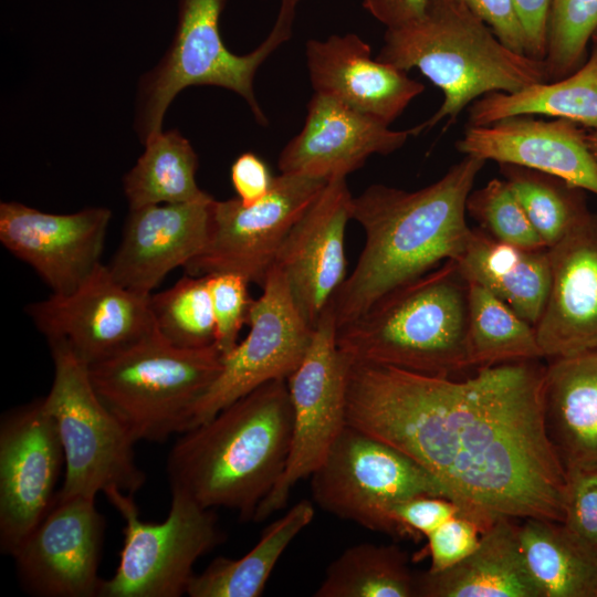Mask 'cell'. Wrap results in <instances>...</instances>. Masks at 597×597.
<instances>
[{
  "mask_svg": "<svg viewBox=\"0 0 597 597\" xmlns=\"http://www.w3.org/2000/svg\"><path fill=\"white\" fill-rule=\"evenodd\" d=\"M467 212L492 238L525 249L547 248L504 179L471 191Z\"/></svg>",
  "mask_w": 597,
  "mask_h": 597,
  "instance_id": "obj_36",
  "label": "cell"
},
{
  "mask_svg": "<svg viewBox=\"0 0 597 597\" xmlns=\"http://www.w3.org/2000/svg\"><path fill=\"white\" fill-rule=\"evenodd\" d=\"M499 166L504 181L547 248L561 241L590 212L584 189L527 167Z\"/></svg>",
  "mask_w": 597,
  "mask_h": 597,
  "instance_id": "obj_33",
  "label": "cell"
},
{
  "mask_svg": "<svg viewBox=\"0 0 597 597\" xmlns=\"http://www.w3.org/2000/svg\"><path fill=\"white\" fill-rule=\"evenodd\" d=\"M484 164L464 156L422 189L371 185L353 198L352 219L362 226L365 244L329 304L337 328L396 287L463 253L472 233L467 200Z\"/></svg>",
  "mask_w": 597,
  "mask_h": 597,
  "instance_id": "obj_2",
  "label": "cell"
},
{
  "mask_svg": "<svg viewBox=\"0 0 597 597\" xmlns=\"http://www.w3.org/2000/svg\"><path fill=\"white\" fill-rule=\"evenodd\" d=\"M429 0H363V7L387 29L398 28L423 15Z\"/></svg>",
  "mask_w": 597,
  "mask_h": 597,
  "instance_id": "obj_44",
  "label": "cell"
},
{
  "mask_svg": "<svg viewBox=\"0 0 597 597\" xmlns=\"http://www.w3.org/2000/svg\"><path fill=\"white\" fill-rule=\"evenodd\" d=\"M580 126L565 118L517 115L488 126L468 125L455 147L465 156L553 175L597 196V159Z\"/></svg>",
  "mask_w": 597,
  "mask_h": 597,
  "instance_id": "obj_22",
  "label": "cell"
},
{
  "mask_svg": "<svg viewBox=\"0 0 597 597\" xmlns=\"http://www.w3.org/2000/svg\"><path fill=\"white\" fill-rule=\"evenodd\" d=\"M311 491L322 510L398 538L390 510L400 501L432 495L470 506L413 459L348 423L311 475Z\"/></svg>",
  "mask_w": 597,
  "mask_h": 597,
  "instance_id": "obj_9",
  "label": "cell"
},
{
  "mask_svg": "<svg viewBox=\"0 0 597 597\" xmlns=\"http://www.w3.org/2000/svg\"><path fill=\"white\" fill-rule=\"evenodd\" d=\"M302 0H280L277 17L294 20L296 7Z\"/></svg>",
  "mask_w": 597,
  "mask_h": 597,
  "instance_id": "obj_45",
  "label": "cell"
},
{
  "mask_svg": "<svg viewBox=\"0 0 597 597\" xmlns=\"http://www.w3.org/2000/svg\"><path fill=\"white\" fill-rule=\"evenodd\" d=\"M408 554L395 544L360 543L329 563L315 597H415Z\"/></svg>",
  "mask_w": 597,
  "mask_h": 597,
  "instance_id": "obj_31",
  "label": "cell"
},
{
  "mask_svg": "<svg viewBox=\"0 0 597 597\" xmlns=\"http://www.w3.org/2000/svg\"><path fill=\"white\" fill-rule=\"evenodd\" d=\"M327 181L281 172L268 195L253 205H243L238 197L214 200L207 243L184 266L187 274L233 273L262 286L290 230Z\"/></svg>",
  "mask_w": 597,
  "mask_h": 597,
  "instance_id": "obj_12",
  "label": "cell"
},
{
  "mask_svg": "<svg viewBox=\"0 0 597 597\" xmlns=\"http://www.w3.org/2000/svg\"><path fill=\"white\" fill-rule=\"evenodd\" d=\"M493 524L469 514L443 522L426 536L431 559L428 570L442 572L461 562L476 548L482 534Z\"/></svg>",
  "mask_w": 597,
  "mask_h": 597,
  "instance_id": "obj_39",
  "label": "cell"
},
{
  "mask_svg": "<svg viewBox=\"0 0 597 597\" xmlns=\"http://www.w3.org/2000/svg\"><path fill=\"white\" fill-rule=\"evenodd\" d=\"M595 597H597V586H596V593H595Z\"/></svg>",
  "mask_w": 597,
  "mask_h": 597,
  "instance_id": "obj_48",
  "label": "cell"
},
{
  "mask_svg": "<svg viewBox=\"0 0 597 597\" xmlns=\"http://www.w3.org/2000/svg\"><path fill=\"white\" fill-rule=\"evenodd\" d=\"M54 365L43 398L64 453V480L57 498L95 499L109 488L135 494L146 475L134 455L136 443L96 394L88 366L66 347L50 346Z\"/></svg>",
  "mask_w": 597,
  "mask_h": 597,
  "instance_id": "obj_8",
  "label": "cell"
},
{
  "mask_svg": "<svg viewBox=\"0 0 597 597\" xmlns=\"http://www.w3.org/2000/svg\"><path fill=\"white\" fill-rule=\"evenodd\" d=\"M216 322V345L222 356L238 344L243 324H248L254 300L249 295V282L233 273L205 275Z\"/></svg>",
  "mask_w": 597,
  "mask_h": 597,
  "instance_id": "obj_37",
  "label": "cell"
},
{
  "mask_svg": "<svg viewBox=\"0 0 597 597\" xmlns=\"http://www.w3.org/2000/svg\"><path fill=\"white\" fill-rule=\"evenodd\" d=\"M597 30V0H552L544 57L546 82L574 73L587 60Z\"/></svg>",
  "mask_w": 597,
  "mask_h": 597,
  "instance_id": "obj_35",
  "label": "cell"
},
{
  "mask_svg": "<svg viewBox=\"0 0 597 597\" xmlns=\"http://www.w3.org/2000/svg\"><path fill=\"white\" fill-rule=\"evenodd\" d=\"M63 448L43 398L0 422V549L12 556L52 507Z\"/></svg>",
  "mask_w": 597,
  "mask_h": 597,
  "instance_id": "obj_15",
  "label": "cell"
},
{
  "mask_svg": "<svg viewBox=\"0 0 597 597\" xmlns=\"http://www.w3.org/2000/svg\"><path fill=\"white\" fill-rule=\"evenodd\" d=\"M111 218L112 211L102 207L55 214L6 201L0 203V241L52 294L67 295L102 264Z\"/></svg>",
  "mask_w": 597,
  "mask_h": 597,
  "instance_id": "obj_17",
  "label": "cell"
},
{
  "mask_svg": "<svg viewBox=\"0 0 597 597\" xmlns=\"http://www.w3.org/2000/svg\"><path fill=\"white\" fill-rule=\"evenodd\" d=\"M545 420L565 470H597V349L552 359Z\"/></svg>",
  "mask_w": 597,
  "mask_h": 597,
  "instance_id": "obj_25",
  "label": "cell"
},
{
  "mask_svg": "<svg viewBox=\"0 0 597 597\" xmlns=\"http://www.w3.org/2000/svg\"><path fill=\"white\" fill-rule=\"evenodd\" d=\"M469 282L455 260L396 287L338 327V348L354 363L451 377L472 367Z\"/></svg>",
  "mask_w": 597,
  "mask_h": 597,
  "instance_id": "obj_5",
  "label": "cell"
},
{
  "mask_svg": "<svg viewBox=\"0 0 597 597\" xmlns=\"http://www.w3.org/2000/svg\"><path fill=\"white\" fill-rule=\"evenodd\" d=\"M214 199L130 209L122 242L107 265L124 287L149 296L165 276L185 266L207 243Z\"/></svg>",
  "mask_w": 597,
  "mask_h": 597,
  "instance_id": "obj_20",
  "label": "cell"
},
{
  "mask_svg": "<svg viewBox=\"0 0 597 597\" xmlns=\"http://www.w3.org/2000/svg\"><path fill=\"white\" fill-rule=\"evenodd\" d=\"M591 41L593 43H597V30L595 31L593 38H591Z\"/></svg>",
  "mask_w": 597,
  "mask_h": 597,
  "instance_id": "obj_47",
  "label": "cell"
},
{
  "mask_svg": "<svg viewBox=\"0 0 597 597\" xmlns=\"http://www.w3.org/2000/svg\"><path fill=\"white\" fill-rule=\"evenodd\" d=\"M376 59L406 72L418 69L444 95L438 111L411 128L412 136L446 118L451 125L488 93L546 82L543 60L509 49L461 0H429L422 17L387 29Z\"/></svg>",
  "mask_w": 597,
  "mask_h": 597,
  "instance_id": "obj_4",
  "label": "cell"
},
{
  "mask_svg": "<svg viewBox=\"0 0 597 597\" xmlns=\"http://www.w3.org/2000/svg\"><path fill=\"white\" fill-rule=\"evenodd\" d=\"M159 335L171 345L198 349L216 344V322L206 276L185 275L171 287L150 294Z\"/></svg>",
  "mask_w": 597,
  "mask_h": 597,
  "instance_id": "obj_34",
  "label": "cell"
},
{
  "mask_svg": "<svg viewBox=\"0 0 597 597\" xmlns=\"http://www.w3.org/2000/svg\"><path fill=\"white\" fill-rule=\"evenodd\" d=\"M306 64L315 93L390 125L425 91L407 72L371 57L354 33L306 43Z\"/></svg>",
  "mask_w": 597,
  "mask_h": 597,
  "instance_id": "obj_23",
  "label": "cell"
},
{
  "mask_svg": "<svg viewBox=\"0 0 597 597\" xmlns=\"http://www.w3.org/2000/svg\"><path fill=\"white\" fill-rule=\"evenodd\" d=\"M514 52L525 54V35L513 0H461Z\"/></svg>",
  "mask_w": 597,
  "mask_h": 597,
  "instance_id": "obj_41",
  "label": "cell"
},
{
  "mask_svg": "<svg viewBox=\"0 0 597 597\" xmlns=\"http://www.w3.org/2000/svg\"><path fill=\"white\" fill-rule=\"evenodd\" d=\"M500 516L476 548L442 572L416 573L415 597H542L521 551L520 525Z\"/></svg>",
  "mask_w": 597,
  "mask_h": 597,
  "instance_id": "obj_24",
  "label": "cell"
},
{
  "mask_svg": "<svg viewBox=\"0 0 597 597\" xmlns=\"http://www.w3.org/2000/svg\"><path fill=\"white\" fill-rule=\"evenodd\" d=\"M412 136L394 130L339 101L314 93L302 130L280 154L281 172L329 180L346 177L374 154L389 155Z\"/></svg>",
  "mask_w": 597,
  "mask_h": 597,
  "instance_id": "obj_21",
  "label": "cell"
},
{
  "mask_svg": "<svg viewBox=\"0 0 597 597\" xmlns=\"http://www.w3.org/2000/svg\"><path fill=\"white\" fill-rule=\"evenodd\" d=\"M104 530L95 499L56 496L11 556L22 588L39 597H98Z\"/></svg>",
  "mask_w": 597,
  "mask_h": 597,
  "instance_id": "obj_16",
  "label": "cell"
},
{
  "mask_svg": "<svg viewBox=\"0 0 597 597\" xmlns=\"http://www.w3.org/2000/svg\"><path fill=\"white\" fill-rule=\"evenodd\" d=\"M468 282L478 283L535 326L544 311L552 282L548 249H525L472 229L455 260Z\"/></svg>",
  "mask_w": 597,
  "mask_h": 597,
  "instance_id": "obj_26",
  "label": "cell"
},
{
  "mask_svg": "<svg viewBox=\"0 0 597 597\" xmlns=\"http://www.w3.org/2000/svg\"><path fill=\"white\" fill-rule=\"evenodd\" d=\"M292 421L286 379L260 386L180 434L167 459L170 489L253 521L284 472Z\"/></svg>",
  "mask_w": 597,
  "mask_h": 597,
  "instance_id": "obj_3",
  "label": "cell"
},
{
  "mask_svg": "<svg viewBox=\"0 0 597 597\" xmlns=\"http://www.w3.org/2000/svg\"><path fill=\"white\" fill-rule=\"evenodd\" d=\"M525 35V54L543 60L552 0H513Z\"/></svg>",
  "mask_w": 597,
  "mask_h": 597,
  "instance_id": "obj_43",
  "label": "cell"
},
{
  "mask_svg": "<svg viewBox=\"0 0 597 597\" xmlns=\"http://www.w3.org/2000/svg\"><path fill=\"white\" fill-rule=\"evenodd\" d=\"M459 514L473 515L489 522H495L500 517L484 510L432 495L411 496L396 503L390 510V517L398 527L401 538L413 541L427 536L443 522Z\"/></svg>",
  "mask_w": 597,
  "mask_h": 597,
  "instance_id": "obj_38",
  "label": "cell"
},
{
  "mask_svg": "<svg viewBox=\"0 0 597 597\" xmlns=\"http://www.w3.org/2000/svg\"><path fill=\"white\" fill-rule=\"evenodd\" d=\"M226 0H179L178 23L161 61L139 82L135 129L145 144L163 129L170 103L189 86L213 85L239 94L255 119L266 117L255 98L253 81L259 66L292 34L293 23L276 19L266 39L251 53L237 55L222 42L219 20Z\"/></svg>",
  "mask_w": 597,
  "mask_h": 597,
  "instance_id": "obj_7",
  "label": "cell"
},
{
  "mask_svg": "<svg viewBox=\"0 0 597 597\" xmlns=\"http://www.w3.org/2000/svg\"><path fill=\"white\" fill-rule=\"evenodd\" d=\"M468 336L472 367L544 357L535 326L474 282H469Z\"/></svg>",
  "mask_w": 597,
  "mask_h": 597,
  "instance_id": "obj_32",
  "label": "cell"
},
{
  "mask_svg": "<svg viewBox=\"0 0 597 597\" xmlns=\"http://www.w3.org/2000/svg\"><path fill=\"white\" fill-rule=\"evenodd\" d=\"M353 198L346 177L329 179L292 227L274 261L313 329L347 277L345 231Z\"/></svg>",
  "mask_w": 597,
  "mask_h": 597,
  "instance_id": "obj_18",
  "label": "cell"
},
{
  "mask_svg": "<svg viewBox=\"0 0 597 597\" xmlns=\"http://www.w3.org/2000/svg\"><path fill=\"white\" fill-rule=\"evenodd\" d=\"M144 145V153L123 179L129 210L212 198L198 187L197 154L178 130H161Z\"/></svg>",
  "mask_w": 597,
  "mask_h": 597,
  "instance_id": "obj_30",
  "label": "cell"
},
{
  "mask_svg": "<svg viewBox=\"0 0 597 597\" xmlns=\"http://www.w3.org/2000/svg\"><path fill=\"white\" fill-rule=\"evenodd\" d=\"M520 543L542 597H595L597 555L562 522L525 519Z\"/></svg>",
  "mask_w": 597,
  "mask_h": 597,
  "instance_id": "obj_28",
  "label": "cell"
},
{
  "mask_svg": "<svg viewBox=\"0 0 597 597\" xmlns=\"http://www.w3.org/2000/svg\"><path fill=\"white\" fill-rule=\"evenodd\" d=\"M597 555V470H567L562 522Z\"/></svg>",
  "mask_w": 597,
  "mask_h": 597,
  "instance_id": "obj_40",
  "label": "cell"
},
{
  "mask_svg": "<svg viewBox=\"0 0 597 597\" xmlns=\"http://www.w3.org/2000/svg\"><path fill=\"white\" fill-rule=\"evenodd\" d=\"M548 249L552 282L535 325L543 356L597 349V213L589 212Z\"/></svg>",
  "mask_w": 597,
  "mask_h": 597,
  "instance_id": "obj_19",
  "label": "cell"
},
{
  "mask_svg": "<svg viewBox=\"0 0 597 597\" xmlns=\"http://www.w3.org/2000/svg\"><path fill=\"white\" fill-rule=\"evenodd\" d=\"M314 506L302 500L269 524L256 544L240 558L219 556L193 575L190 597H259L284 551L314 519Z\"/></svg>",
  "mask_w": 597,
  "mask_h": 597,
  "instance_id": "obj_29",
  "label": "cell"
},
{
  "mask_svg": "<svg viewBox=\"0 0 597 597\" xmlns=\"http://www.w3.org/2000/svg\"><path fill=\"white\" fill-rule=\"evenodd\" d=\"M217 345L186 349L157 329L122 353L92 365L88 374L102 402L132 439L164 442L192 426L195 409L219 375Z\"/></svg>",
  "mask_w": 597,
  "mask_h": 597,
  "instance_id": "obj_6",
  "label": "cell"
},
{
  "mask_svg": "<svg viewBox=\"0 0 597 597\" xmlns=\"http://www.w3.org/2000/svg\"><path fill=\"white\" fill-rule=\"evenodd\" d=\"M586 140H587L590 151L597 159V127L591 128V132L586 134Z\"/></svg>",
  "mask_w": 597,
  "mask_h": 597,
  "instance_id": "obj_46",
  "label": "cell"
},
{
  "mask_svg": "<svg viewBox=\"0 0 597 597\" xmlns=\"http://www.w3.org/2000/svg\"><path fill=\"white\" fill-rule=\"evenodd\" d=\"M535 114L597 127V43H593L584 64L566 77L531 84L513 93L492 92L475 100L469 108V126Z\"/></svg>",
  "mask_w": 597,
  "mask_h": 597,
  "instance_id": "obj_27",
  "label": "cell"
},
{
  "mask_svg": "<svg viewBox=\"0 0 597 597\" xmlns=\"http://www.w3.org/2000/svg\"><path fill=\"white\" fill-rule=\"evenodd\" d=\"M546 369L517 360L454 380L352 362L346 420L413 459L467 505L563 522L566 470L546 428Z\"/></svg>",
  "mask_w": 597,
  "mask_h": 597,
  "instance_id": "obj_1",
  "label": "cell"
},
{
  "mask_svg": "<svg viewBox=\"0 0 597 597\" xmlns=\"http://www.w3.org/2000/svg\"><path fill=\"white\" fill-rule=\"evenodd\" d=\"M149 296L127 290L101 264L74 292L51 294L27 312L50 346L66 347L90 367L156 329Z\"/></svg>",
  "mask_w": 597,
  "mask_h": 597,
  "instance_id": "obj_14",
  "label": "cell"
},
{
  "mask_svg": "<svg viewBox=\"0 0 597 597\" xmlns=\"http://www.w3.org/2000/svg\"><path fill=\"white\" fill-rule=\"evenodd\" d=\"M125 522L114 575L103 579L98 597H180L187 594L193 565L223 541L213 509L171 489L167 517L145 522L133 494L117 488L103 492Z\"/></svg>",
  "mask_w": 597,
  "mask_h": 597,
  "instance_id": "obj_10",
  "label": "cell"
},
{
  "mask_svg": "<svg viewBox=\"0 0 597 597\" xmlns=\"http://www.w3.org/2000/svg\"><path fill=\"white\" fill-rule=\"evenodd\" d=\"M337 325L328 305L313 329L308 349L286 379L292 411L291 446L286 465L253 522L286 506L297 482L322 465L347 425L346 396L352 360L338 348Z\"/></svg>",
  "mask_w": 597,
  "mask_h": 597,
  "instance_id": "obj_11",
  "label": "cell"
},
{
  "mask_svg": "<svg viewBox=\"0 0 597 597\" xmlns=\"http://www.w3.org/2000/svg\"><path fill=\"white\" fill-rule=\"evenodd\" d=\"M274 178L265 161L253 153L241 154L231 166V182L243 205H253L265 197Z\"/></svg>",
  "mask_w": 597,
  "mask_h": 597,
  "instance_id": "obj_42",
  "label": "cell"
},
{
  "mask_svg": "<svg viewBox=\"0 0 597 597\" xmlns=\"http://www.w3.org/2000/svg\"><path fill=\"white\" fill-rule=\"evenodd\" d=\"M261 287L262 294L251 305L250 331L222 356L221 370L198 402L191 428L260 386L287 379L308 349L313 328L298 312L275 266Z\"/></svg>",
  "mask_w": 597,
  "mask_h": 597,
  "instance_id": "obj_13",
  "label": "cell"
}]
</instances>
